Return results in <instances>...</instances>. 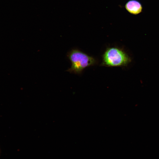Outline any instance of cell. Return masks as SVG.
Instances as JSON below:
<instances>
[{"label":"cell","mask_w":159,"mask_h":159,"mask_svg":"<svg viewBox=\"0 0 159 159\" xmlns=\"http://www.w3.org/2000/svg\"><path fill=\"white\" fill-rule=\"evenodd\" d=\"M71 63V67L67 70L70 73L80 74L86 68L95 64L97 62L94 57L77 49H73L67 54Z\"/></svg>","instance_id":"obj_1"},{"label":"cell","mask_w":159,"mask_h":159,"mask_svg":"<svg viewBox=\"0 0 159 159\" xmlns=\"http://www.w3.org/2000/svg\"><path fill=\"white\" fill-rule=\"evenodd\" d=\"M131 61L130 57L123 49L112 47L107 48L103 54L101 65L107 67H124Z\"/></svg>","instance_id":"obj_2"},{"label":"cell","mask_w":159,"mask_h":159,"mask_svg":"<svg viewBox=\"0 0 159 159\" xmlns=\"http://www.w3.org/2000/svg\"><path fill=\"white\" fill-rule=\"evenodd\" d=\"M125 7L129 13L134 15L140 14L143 10L142 4L138 0H128L125 4Z\"/></svg>","instance_id":"obj_3"},{"label":"cell","mask_w":159,"mask_h":159,"mask_svg":"<svg viewBox=\"0 0 159 159\" xmlns=\"http://www.w3.org/2000/svg\"><path fill=\"white\" fill-rule=\"evenodd\" d=\"M1 150H0V154H1Z\"/></svg>","instance_id":"obj_4"}]
</instances>
